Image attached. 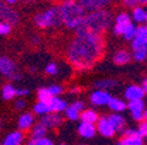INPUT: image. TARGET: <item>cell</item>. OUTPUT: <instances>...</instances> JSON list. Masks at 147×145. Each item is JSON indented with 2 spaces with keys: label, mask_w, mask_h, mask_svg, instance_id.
I'll use <instances>...</instances> for the list:
<instances>
[{
  "label": "cell",
  "mask_w": 147,
  "mask_h": 145,
  "mask_svg": "<svg viewBox=\"0 0 147 145\" xmlns=\"http://www.w3.org/2000/svg\"><path fill=\"white\" fill-rule=\"evenodd\" d=\"M49 89L53 96H61L63 93V86H61V85H51V86H49Z\"/></svg>",
  "instance_id": "35"
},
{
  "label": "cell",
  "mask_w": 147,
  "mask_h": 145,
  "mask_svg": "<svg viewBox=\"0 0 147 145\" xmlns=\"http://www.w3.org/2000/svg\"><path fill=\"white\" fill-rule=\"evenodd\" d=\"M144 120H147V107H146V110H144Z\"/></svg>",
  "instance_id": "44"
},
{
  "label": "cell",
  "mask_w": 147,
  "mask_h": 145,
  "mask_svg": "<svg viewBox=\"0 0 147 145\" xmlns=\"http://www.w3.org/2000/svg\"><path fill=\"white\" fill-rule=\"evenodd\" d=\"M37 97H38V101H42V102H50V100H51L53 94L51 92H50L49 88H41L38 89V92H37Z\"/></svg>",
  "instance_id": "28"
},
{
  "label": "cell",
  "mask_w": 147,
  "mask_h": 145,
  "mask_svg": "<svg viewBox=\"0 0 147 145\" xmlns=\"http://www.w3.org/2000/svg\"><path fill=\"white\" fill-rule=\"evenodd\" d=\"M25 139V135L22 133V131H15V132H11L8 136L4 140V144L5 145H20Z\"/></svg>",
  "instance_id": "20"
},
{
  "label": "cell",
  "mask_w": 147,
  "mask_h": 145,
  "mask_svg": "<svg viewBox=\"0 0 147 145\" xmlns=\"http://www.w3.org/2000/svg\"><path fill=\"white\" fill-rule=\"evenodd\" d=\"M131 17H133V21H135L137 24H146L147 22L146 9L142 5L134 7V8H133V12H131Z\"/></svg>",
  "instance_id": "19"
},
{
  "label": "cell",
  "mask_w": 147,
  "mask_h": 145,
  "mask_svg": "<svg viewBox=\"0 0 147 145\" xmlns=\"http://www.w3.org/2000/svg\"><path fill=\"white\" fill-rule=\"evenodd\" d=\"M11 29H12V25H9L5 21L0 20V35H8L11 33Z\"/></svg>",
  "instance_id": "32"
},
{
  "label": "cell",
  "mask_w": 147,
  "mask_h": 145,
  "mask_svg": "<svg viewBox=\"0 0 147 145\" xmlns=\"http://www.w3.org/2000/svg\"><path fill=\"white\" fill-rule=\"evenodd\" d=\"M146 12H147V7H146Z\"/></svg>",
  "instance_id": "47"
},
{
  "label": "cell",
  "mask_w": 147,
  "mask_h": 145,
  "mask_svg": "<svg viewBox=\"0 0 147 145\" xmlns=\"http://www.w3.org/2000/svg\"><path fill=\"white\" fill-rule=\"evenodd\" d=\"M141 5H147V0H141Z\"/></svg>",
  "instance_id": "43"
},
{
  "label": "cell",
  "mask_w": 147,
  "mask_h": 145,
  "mask_svg": "<svg viewBox=\"0 0 147 145\" xmlns=\"http://www.w3.org/2000/svg\"><path fill=\"white\" fill-rule=\"evenodd\" d=\"M113 22L112 13L107 9L101 8L86 15L83 22L75 29L76 34L91 33V34H104Z\"/></svg>",
  "instance_id": "2"
},
{
  "label": "cell",
  "mask_w": 147,
  "mask_h": 145,
  "mask_svg": "<svg viewBox=\"0 0 147 145\" xmlns=\"http://www.w3.org/2000/svg\"><path fill=\"white\" fill-rule=\"evenodd\" d=\"M34 24L41 29H47V27H57L61 26L62 24V18L59 15V8L58 7H53L43 11V12L38 13L34 17Z\"/></svg>",
  "instance_id": "4"
},
{
  "label": "cell",
  "mask_w": 147,
  "mask_h": 145,
  "mask_svg": "<svg viewBox=\"0 0 147 145\" xmlns=\"http://www.w3.org/2000/svg\"><path fill=\"white\" fill-rule=\"evenodd\" d=\"M28 144L29 145H51L53 140H50L49 137L43 136V137H40V139H30Z\"/></svg>",
  "instance_id": "30"
},
{
  "label": "cell",
  "mask_w": 147,
  "mask_h": 145,
  "mask_svg": "<svg viewBox=\"0 0 147 145\" xmlns=\"http://www.w3.org/2000/svg\"><path fill=\"white\" fill-rule=\"evenodd\" d=\"M78 131H79V135L84 139H92L95 137L96 132H97V126L96 123H91V122H80L79 127H78Z\"/></svg>",
  "instance_id": "14"
},
{
  "label": "cell",
  "mask_w": 147,
  "mask_h": 145,
  "mask_svg": "<svg viewBox=\"0 0 147 145\" xmlns=\"http://www.w3.org/2000/svg\"><path fill=\"white\" fill-rule=\"evenodd\" d=\"M78 1L82 4L87 12H93V11L104 8V5L107 4L105 0H78Z\"/></svg>",
  "instance_id": "17"
},
{
  "label": "cell",
  "mask_w": 147,
  "mask_h": 145,
  "mask_svg": "<svg viewBox=\"0 0 147 145\" xmlns=\"http://www.w3.org/2000/svg\"><path fill=\"white\" fill-rule=\"evenodd\" d=\"M127 110L131 114V118L137 122H142L144 119V110H146V103L142 100H133L129 101Z\"/></svg>",
  "instance_id": "9"
},
{
  "label": "cell",
  "mask_w": 147,
  "mask_h": 145,
  "mask_svg": "<svg viewBox=\"0 0 147 145\" xmlns=\"http://www.w3.org/2000/svg\"><path fill=\"white\" fill-rule=\"evenodd\" d=\"M133 24V17L126 12H121L116 16V25L113 27L114 35H123L129 26Z\"/></svg>",
  "instance_id": "7"
},
{
  "label": "cell",
  "mask_w": 147,
  "mask_h": 145,
  "mask_svg": "<svg viewBox=\"0 0 147 145\" xmlns=\"http://www.w3.org/2000/svg\"><path fill=\"white\" fill-rule=\"evenodd\" d=\"M144 142L143 137L139 135L138 130L126 128L121 133V140L118 141L119 145H142Z\"/></svg>",
  "instance_id": "8"
},
{
  "label": "cell",
  "mask_w": 147,
  "mask_h": 145,
  "mask_svg": "<svg viewBox=\"0 0 147 145\" xmlns=\"http://www.w3.org/2000/svg\"><path fill=\"white\" fill-rule=\"evenodd\" d=\"M33 111L34 114L40 115V116H43V115L51 112V109H50V105L47 102H42V101H38L36 105L33 106Z\"/></svg>",
  "instance_id": "25"
},
{
  "label": "cell",
  "mask_w": 147,
  "mask_h": 145,
  "mask_svg": "<svg viewBox=\"0 0 147 145\" xmlns=\"http://www.w3.org/2000/svg\"><path fill=\"white\" fill-rule=\"evenodd\" d=\"M0 20L5 21L9 25H16L20 21L17 12L11 7V4L7 3L5 0H0Z\"/></svg>",
  "instance_id": "5"
},
{
  "label": "cell",
  "mask_w": 147,
  "mask_h": 145,
  "mask_svg": "<svg viewBox=\"0 0 147 145\" xmlns=\"http://www.w3.org/2000/svg\"><path fill=\"white\" fill-rule=\"evenodd\" d=\"M122 3L127 8H134L137 5H141V0H122Z\"/></svg>",
  "instance_id": "36"
},
{
  "label": "cell",
  "mask_w": 147,
  "mask_h": 145,
  "mask_svg": "<svg viewBox=\"0 0 147 145\" xmlns=\"http://www.w3.org/2000/svg\"><path fill=\"white\" fill-rule=\"evenodd\" d=\"M104 37L102 34L82 33L76 34L67 47V59L72 67L83 71L91 68L104 54Z\"/></svg>",
  "instance_id": "1"
},
{
  "label": "cell",
  "mask_w": 147,
  "mask_h": 145,
  "mask_svg": "<svg viewBox=\"0 0 147 145\" xmlns=\"http://www.w3.org/2000/svg\"><path fill=\"white\" fill-rule=\"evenodd\" d=\"M109 120L112 122L114 130L117 133H122L123 131L127 127V123H126V119L123 118L119 112H113L112 115H109Z\"/></svg>",
  "instance_id": "15"
},
{
  "label": "cell",
  "mask_w": 147,
  "mask_h": 145,
  "mask_svg": "<svg viewBox=\"0 0 147 145\" xmlns=\"http://www.w3.org/2000/svg\"><path fill=\"white\" fill-rule=\"evenodd\" d=\"M25 1H26V3H29V1H32V0H25Z\"/></svg>",
  "instance_id": "45"
},
{
  "label": "cell",
  "mask_w": 147,
  "mask_h": 145,
  "mask_svg": "<svg viewBox=\"0 0 147 145\" xmlns=\"http://www.w3.org/2000/svg\"><path fill=\"white\" fill-rule=\"evenodd\" d=\"M97 126V132L100 133L102 137H107V139H112L116 135V130H114L112 122L109 120V116H105V118H100L96 123Z\"/></svg>",
  "instance_id": "10"
},
{
  "label": "cell",
  "mask_w": 147,
  "mask_h": 145,
  "mask_svg": "<svg viewBox=\"0 0 147 145\" xmlns=\"http://www.w3.org/2000/svg\"><path fill=\"white\" fill-rule=\"evenodd\" d=\"M138 132H139V135H141L143 139H147V120H142L139 122V124H138Z\"/></svg>",
  "instance_id": "33"
},
{
  "label": "cell",
  "mask_w": 147,
  "mask_h": 145,
  "mask_svg": "<svg viewBox=\"0 0 147 145\" xmlns=\"http://www.w3.org/2000/svg\"><path fill=\"white\" fill-rule=\"evenodd\" d=\"M142 86H143V89L146 90V93H147V77H144L143 80H142Z\"/></svg>",
  "instance_id": "40"
},
{
  "label": "cell",
  "mask_w": 147,
  "mask_h": 145,
  "mask_svg": "<svg viewBox=\"0 0 147 145\" xmlns=\"http://www.w3.org/2000/svg\"><path fill=\"white\" fill-rule=\"evenodd\" d=\"M131 57H133V54H130V52L126 51V50H119V51L116 52V55H114L113 61L117 65H125V64L130 63Z\"/></svg>",
  "instance_id": "21"
},
{
  "label": "cell",
  "mask_w": 147,
  "mask_h": 145,
  "mask_svg": "<svg viewBox=\"0 0 147 145\" xmlns=\"http://www.w3.org/2000/svg\"><path fill=\"white\" fill-rule=\"evenodd\" d=\"M72 106L74 107H76L79 111H83V110H84V103H83L82 101H76V102H74Z\"/></svg>",
  "instance_id": "38"
},
{
  "label": "cell",
  "mask_w": 147,
  "mask_h": 145,
  "mask_svg": "<svg viewBox=\"0 0 147 145\" xmlns=\"http://www.w3.org/2000/svg\"><path fill=\"white\" fill-rule=\"evenodd\" d=\"M0 73L11 80H18L20 79V73L17 72V67L7 56L0 57Z\"/></svg>",
  "instance_id": "6"
},
{
  "label": "cell",
  "mask_w": 147,
  "mask_h": 145,
  "mask_svg": "<svg viewBox=\"0 0 147 145\" xmlns=\"http://www.w3.org/2000/svg\"><path fill=\"white\" fill-rule=\"evenodd\" d=\"M46 132H47V127L42 122H40L32 127V139H40V137L46 136Z\"/></svg>",
  "instance_id": "24"
},
{
  "label": "cell",
  "mask_w": 147,
  "mask_h": 145,
  "mask_svg": "<svg viewBox=\"0 0 147 145\" xmlns=\"http://www.w3.org/2000/svg\"><path fill=\"white\" fill-rule=\"evenodd\" d=\"M146 97H147V93H146Z\"/></svg>",
  "instance_id": "49"
},
{
  "label": "cell",
  "mask_w": 147,
  "mask_h": 145,
  "mask_svg": "<svg viewBox=\"0 0 147 145\" xmlns=\"http://www.w3.org/2000/svg\"><path fill=\"white\" fill-rule=\"evenodd\" d=\"M131 50H133V57L137 61H144L147 59V43L138 42V41H131Z\"/></svg>",
  "instance_id": "11"
},
{
  "label": "cell",
  "mask_w": 147,
  "mask_h": 145,
  "mask_svg": "<svg viewBox=\"0 0 147 145\" xmlns=\"http://www.w3.org/2000/svg\"><path fill=\"white\" fill-rule=\"evenodd\" d=\"M45 72L47 73V75H50V76H55L57 73L59 72L58 65H57L55 63H49L47 65H46V68H45Z\"/></svg>",
  "instance_id": "34"
},
{
  "label": "cell",
  "mask_w": 147,
  "mask_h": 145,
  "mask_svg": "<svg viewBox=\"0 0 147 145\" xmlns=\"http://www.w3.org/2000/svg\"><path fill=\"white\" fill-rule=\"evenodd\" d=\"M98 115L95 110H83L80 112V120L83 122H91V123H97Z\"/></svg>",
  "instance_id": "26"
},
{
  "label": "cell",
  "mask_w": 147,
  "mask_h": 145,
  "mask_svg": "<svg viewBox=\"0 0 147 145\" xmlns=\"http://www.w3.org/2000/svg\"><path fill=\"white\" fill-rule=\"evenodd\" d=\"M110 98L112 96L105 89H97L91 94V102L95 106H108Z\"/></svg>",
  "instance_id": "13"
},
{
  "label": "cell",
  "mask_w": 147,
  "mask_h": 145,
  "mask_svg": "<svg viewBox=\"0 0 147 145\" xmlns=\"http://www.w3.org/2000/svg\"><path fill=\"white\" fill-rule=\"evenodd\" d=\"M62 24L67 29H76L83 22L87 11L78 0H63L58 5Z\"/></svg>",
  "instance_id": "3"
},
{
  "label": "cell",
  "mask_w": 147,
  "mask_h": 145,
  "mask_svg": "<svg viewBox=\"0 0 147 145\" xmlns=\"http://www.w3.org/2000/svg\"><path fill=\"white\" fill-rule=\"evenodd\" d=\"M80 112L76 107H74L72 105L67 106V109L64 110V114H66V118L70 119V120H76V119H80Z\"/></svg>",
  "instance_id": "29"
},
{
  "label": "cell",
  "mask_w": 147,
  "mask_h": 145,
  "mask_svg": "<svg viewBox=\"0 0 147 145\" xmlns=\"http://www.w3.org/2000/svg\"><path fill=\"white\" fill-rule=\"evenodd\" d=\"M28 94H29V90H28V89H17L18 97H26Z\"/></svg>",
  "instance_id": "39"
},
{
  "label": "cell",
  "mask_w": 147,
  "mask_h": 145,
  "mask_svg": "<svg viewBox=\"0 0 147 145\" xmlns=\"http://www.w3.org/2000/svg\"><path fill=\"white\" fill-rule=\"evenodd\" d=\"M118 82L116 80H101V81L96 82V86L98 89H109V88H113L114 85H117Z\"/></svg>",
  "instance_id": "31"
},
{
  "label": "cell",
  "mask_w": 147,
  "mask_h": 145,
  "mask_svg": "<svg viewBox=\"0 0 147 145\" xmlns=\"http://www.w3.org/2000/svg\"><path fill=\"white\" fill-rule=\"evenodd\" d=\"M5 1H7V3H9V4H11V5H12V4H15V3H17L18 0H5Z\"/></svg>",
  "instance_id": "41"
},
{
  "label": "cell",
  "mask_w": 147,
  "mask_h": 145,
  "mask_svg": "<svg viewBox=\"0 0 147 145\" xmlns=\"http://www.w3.org/2000/svg\"><path fill=\"white\" fill-rule=\"evenodd\" d=\"M70 93H72V94H78V93H79V89H71Z\"/></svg>",
  "instance_id": "42"
},
{
  "label": "cell",
  "mask_w": 147,
  "mask_h": 145,
  "mask_svg": "<svg viewBox=\"0 0 147 145\" xmlns=\"http://www.w3.org/2000/svg\"><path fill=\"white\" fill-rule=\"evenodd\" d=\"M17 126L21 131L30 130L34 126V116L30 112H25V114H22L21 116H20V119H18V122H17Z\"/></svg>",
  "instance_id": "18"
},
{
  "label": "cell",
  "mask_w": 147,
  "mask_h": 145,
  "mask_svg": "<svg viewBox=\"0 0 147 145\" xmlns=\"http://www.w3.org/2000/svg\"><path fill=\"white\" fill-rule=\"evenodd\" d=\"M146 96V90L143 89L142 85H129L125 90V98L127 101H133V100H142Z\"/></svg>",
  "instance_id": "12"
},
{
  "label": "cell",
  "mask_w": 147,
  "mask_h": 145,
  "mask_svg": "<svg viewBox=\"0 0 147 145\" xmlns=\"http://www.w3.org/2000/svg\"><path fill=\"white\" fill-rule=\"evenodd\" d=\"M25 106H26V102H25L22 98H20V100L16 102V109L17 110H21V109H24Z\"/></svg>",
  "instance_id": "37"
},
{
  "label": "cell",
  "mask_w": 147,
  "mask_h": 145,
  "mask_svg": "<svg viewBox=\"0 0 147 145\" xmlns=\"http://www.w3.org/2000/svg\"><path fill=\"white\" fill-rule=\"evenodd\" d=\"M146 27H147V22H146Z\"/></svg>",
  "instance_id": "48"
},
{
  "label": "cell",
  "mask_w": 147,
  "mask_h": 145,
  "mask_svg": "<svg viewBox=\"0 0 147 145\" xmlns=\"http://www.w3.org/2000/svg\"><path fill=\"white\" fill-rule=\"evenodd\" d=\"M59 112H49L42 116L41 122L45 124L47 128H55L62 124V118L59 116Z\"/></svg>",
  "instance_id": "16"
},
{
  "label": "cell",
  "mask_w": 147,
  "mask_h": 145,
  "mask_svg": "<svg viewBox=\"0 0 147 145\" xmlns=\"http://www.w3.org/2000/svg\"><path fill=\"white\" fill-rule=\"evenodd\" d=\"M1 96H3V98H4L5 101L12 100L13 97L17 96V89H16L13 85L7 84V85H4L3 92H1Z\"/></svg>",
  "instance_id": "27"
},
{
  "label": "cell",
  "mask_w": 147,
  "mask_h": 145,
  "mask_svg": "<svg viewBox=\"0 0 147 145\" xmlns=\"http://www.w3.org/2000/svg\"><path fill=\"white\" fill-rule=\"evenodd\" d=\"M50 109H51V112H62L67 109V103L66 101H63L62 98H59L58 96H54L50 100L49 102Z\"/></svg>",
  "instance_id": "22"
},
{
  "label": "cell",
  "mask_w": 147,
  "mask_h": 145,
  "mask_svg": "<svg viewBox=\"0 0 147 145\" xmlns=\"http://www.w3.org/2000/svg\"><path fill=\"white\" fill-rule=\"evenodd\" d=\"M108 107L113 112H122L127 109V103H125L122 100H119V98H116V97H112L108 103Z\"/></svg>",
  "instance_id": "23"
},
{
  "label": "cell",
  "mask_w": 147,
  "mask_h": 145,
  "mask_svg": "<svg viewBox=\"0 0 147 145\" xmlns=\"http://www.w3.org/2000/svg\"><path fill=\"white\" fill-rule=\"evenodd\" d=\"M105 1H110V0H105Z\"/></svg>",
  "instance_id": "46"
}]
</instances>
